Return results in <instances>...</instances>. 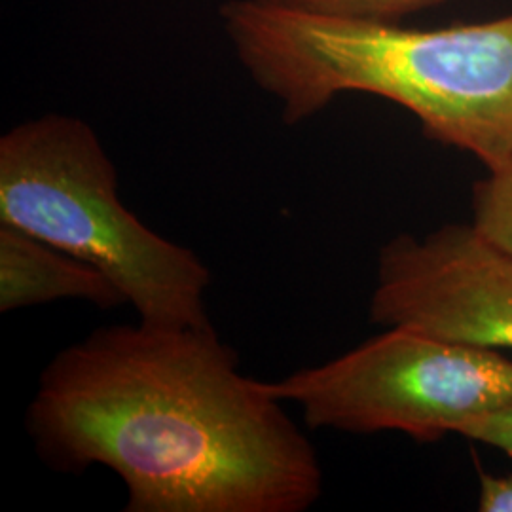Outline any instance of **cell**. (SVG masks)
I'll return each mask as SVG.
<instances>
[{
  "mask_svg": "<svg viewBox=\"0 0 512 512\" xmlns=\"http://www.w3.org/2000/svg\"><path fill=\"white\" fill-rule=\"evenodd\" d=\"M224 33L287 124L361 92L410 110L440 143L488 171L512 160V14L442 29L228 0Z\"/></svg>",
  "mask_w": 512,
  "mask_h": 512,
  "instance_id": "cell-2",
  "label": "cell"
},
{
  "mask_svg": "<svg viewBox=\"0 0 512 512\" xmlns=\"http://www.w3.org/2000/svg\"><path fill=\"white\" fill-rule=\"evenodd\" d=\"M310 429L401 433L427 444L512 404V361L495 349L385 327L357 348L268 382Z\"/></svg>",
  "mask_w": 512,
  "mask_h": 512,
  "instance_id": "cell-4",
  "label": "cell"
},
{
  "mask_svg": "<svg viewBox=\"0 0 512 512\" xmlns=\"http://www.w3.org/2000/svg\"><path fill=\"white\" fill-rule=\"evenodd\" d=\"M260 2L325 14V16L397 21L412 12L439 4L442 0H260Z\"/></svg>",
  "mask_w": 512,
  "mask_h": 512,
  "instance_id": "cell-8",
  "label": "cell"
},
{
  "mask_svg": "<svg viewBox=\"0 0 512 512\" xmlns=\"http://www.w3.org/2000/svg\"><path fill=\"white\" fill-rule=\"evenodd\" d=\"M55 300H86L101 310L128 304L122 291L92 264L0 222V311Z\"/></svg>",
  "mask_w": 512,
  "mask_h": 512,
  "instance_id": "cell-6",
  "label": "cell"
},
{
  "mask_svg": "<svg viewBox=\"0 0 512 512\" xmlns=\"http://www.w3.org/2000/svg\"><path fill=\"white\" fill-rule=\"evenodd\" d=\"M0 222L92 264L141 321L211 323V270L129 211L109 152L82 118L50 112L0 137Z\"/></svg>",
  "mask_w": 512,
  "mask_h": 512,
  "instance_id": "cell-3",
  "label": "cell"
},
{
  "mask_svg": "<svg viewBox=\"0 0 512 512\" xmlns=\"http://www.w3.org/2000/svg\"><path fill=\"white\" fill-rule=\"evenodd\" d=\"M458 435L497 448L512 458V404L463 423Z\"/></svg>",
  "mask_w": 512,
  "mask_h": 512,
  "instance_id": "cell-9",
  "label": "cell"
},
{
  "mask_svg": "<svg viewBox=\"0 0 512 512\" xmlns=\"http://www.w3.org/2000/svg\"><path fill=\"white\" fill-rule=\"evenodd\" d=\"M27 431L54 469H110L126 512H304L323 492L308 435L211 323L93 330L44 366Z\"/></svg>",
  "mask_w": 512,
  "mask_h": 512,
  "instance_id": "cell-1",
  "label": "cell"
},
{
  "mask_svg": "<svg viewBox=\"0 0 512 512\" xmlns=\"http://www.w3.org/2000/svg\"><path fill=\"white\" fill-rule=\"evenodd\" d=\"M370 317L446 342L512 351V251L475 224L401 234L378 256Z\"/></svg>",
  "mask_w": 512,
  "mask_h": 512,
  "instance_id": "cell-5",
  "label": "cell"
},
{
  "mask_svg": "<svg viewBox=\"0 0 512 512\" xmlns=\"http://www.w3.org/2000/svg\"><path fill=\"white\" fill-rule=\"evenodd\" d=\"M478 511L512 512V475H478Z\"/></svg>",
  "mask_w": 512,
  "mask_h": 512,
  "instance_id": "cell-10",
  "label": "cell"
},
{
  "mask_svg": "<svg viewBox=\"0 0 512 512\" xmlns=\"http://www.w3.org/2000/svg\"><path fill=\"white\" fill-rule=\"evenodd\" d=\"M473 224L495 243L512 251V160L475 186Z\"/></svg>",
  "mask_w": 512,
  "mask_h": 512,
  "instance_id": "cell-7",
  "label": "cell"
}]
</instances>
